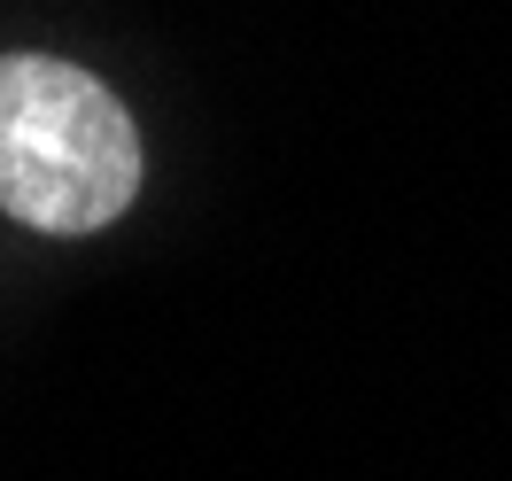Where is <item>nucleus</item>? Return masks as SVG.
Returning a JSON list of instances; mask_svg holds the SVG:
<instances>
[{
    "instance_id": "1",
    "label": "nucleus",
    "mask_w": 512,
    "mask_h": 481,
    "mask_svg": "<svg viewBox=\"0 0 512 481\" xmlns=\"http://www.w3.org/2000/svg\"><path fill=\"white\" fill-rule=\"evenodd\" d=\"M140 194V132L94 70L0 55V210L39 233H94Z\"/></svg>"
}]
</instances>
